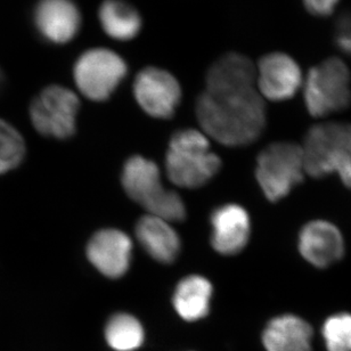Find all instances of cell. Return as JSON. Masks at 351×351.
<instances>
[{
	"mask_svg": "<svg viewBox=\"0 0 351 351\" xmlns=\"http://www.w3.org/2000/svg\"><path fill=\"white\" fill-rule=\"evenodd\" d=\"M302 149L304 170L314 178L331 173L340 176L351 189V125L328 122L308 130Z\"/></svg>",
	"mask_w": 351,
	"mask_h": 351,
	"instance_id": "obj_2",
	"label": "cell"
},
{
	"mask_svg": "<svg viewBox=\"0 0 351 351\" xmlns=\"http://www.w3.org/2000/svg\"><path fill=\"white\" fill-rule=\"evenodd\" d=\"M335 44L339 51L351 58V12L339 17L335 27Z\"/></svg>",
	"mask_w": 351,
	"mask_h": 351,
	"instance_id": "obj_23",
	"label": "cell"
},
{
	"mask_svg": "<svg viewBox=\"0 0 351 351\" xmlns=\"http://www.w3.org/2000/svg\"><path fill=\"white\" fill-rule=\"evenodd\" d=\"M82 22V13L73 0H39L34 8V27L41 38L51 44L73 40Z\"/></svg>",
	"mask_w": 351,
	"mask_h": 351,
	"instance_id": "obj_12",
	"label": "cell"
},
{
	"mask_svg": "<svg viewBox=\"0 0 351 351\" xmlns=\"http://www.w3.org/2000/svg\"><path fill=\"white\" fill-rule=\"evenodd\" d=\"M98 19L105 34L114 40H132L142 29L141 14L125 0H104L98 10Z\"/></svg>",
	"mask_w": 351,
	"mask_h": 351,
	"instance_id": "obj_19",
	"label": "cell"
},
{
	"mask_svg": "<svg viewBox=\"0 0 351 351\" xmlns=\"http://www.w3.org/2000/svg\"><path fill=\"white\" fill-rule=\"evenodd\" d=\"M313 328L297 315H280L267 323L263 332L266 351H311Z\"/></svg>",
	"mask_w": 351,
	"mask_h": 351,
	"instance_id": "obj_15",
	"label": "cell"
},
{
	"mask_svg": "<svg viewBox=\"0 0 351 351\" xmlns=\"http://www.w3.org/2000/svg\"><path fill=\"white\" fill-rule=\"evenodd\" d=\"M25 142L20 132L0 119V175L20 166L25 156Z\"/></svg>",
	"mask_w": 351,
	"mask_h": 351,
	"instance_id": "obj_21",
	"label": "cell"
},
{
	"mask_svg": "<svg viewBox=\"0 0 351 351\" xmlns=\"http://www.w3.org/2000/svg\"><path fill=\"white\" fill-rule=\"evenodd\" d=\"M134 96L146 114L156 119H169L180 103L182 88L169 71L147 66L136 75Z\"/></svg>",
	"mask_w": 351,
	"mask_h": 351,
	"instance_id": "obj_9",
	"label": "cell"
},
{
	"mask_svg": "<svg viewBox=\"0 0 351 351\" xmlns=\"http://www.w3.org/2000/svg\"><path fill=\"white\" fill-rule=\"evenodd\" d=\"M298 249L304 261L316 268H328L341 261L345 239L338 227L325 220L306 223L299 233Z\"/></svg>",
	"mask_w": 351,
	"mask_h": 351,
	"instance_id": "obj_11",
	"label": "cell"
},
{
	"mask_svg": "<svg viewBox=\"0 0 351 351\" xmlns=\"http://www.w3.org/2000/svg\"><path fill=\"white\" fill-rule=\"evenodd\" d=\"M304 156L293 143L270 144L258 156L256 178L263 195L278 202L304 180Z\"/></svg>",
	"mask_w": 351,
	"mask_h": 351,
	"instance_id": "obj_6",
	"label": "cell"
},
{
	"mask_svg": "<svg viewBox=\"0 0 351 351\" xmlns=\"http://www.w3.org/2000/svg\"><path fill=\"white\" fill-rule=\"evenodd\" d=\"M105 339L115 351H135L141 348L145 335L141 322L130 314L114 315L105 328Z\"/></svg>",
	"mask_w": 351,
	"mask_h": 351,
	"instance_id": "obj_20",
	"label": "cell"
},
{
	"mask_svg": "<svg viewBox=\"0 0 351 351\" xmlns=\"http://www.w3.org/2000/svg\"><path fill=\"white\" fill-rule=\"evenodd\" d=\"M128 72L125 60L108 48L82 53L73 68V80L88 99L104 101L111 97Z\"/></svg>",
	"mask_w": 351,
	"mask_h": 351,
	"instance_id": "obj_7",
	"label": "cell"
},
{
	"mask_svg": "<svg viewBox=\"0 0 351 351\" xmlns=\"http://www.w3.org/2000/svg\"><path fill=\"white\" fill-rule=\"evenodd\" d=\"M340 0H302L308 13L317 17L330 16Z\"/></svg>",
	"mask_w": 351,
	"mask_h": 351,
	"instance_id": "obj_24",
	"label": "cell"
},
{
	"mask_svg": "<svg viewBox=\"0 0 351 351\" xmlns=\"http://www.w3.org/2000/svg\"><path fill=\"white\" fill-rule=\"evenodd\" d=\"M136 237L144 250L162 263H171L180 252V239L169 221L159 217H143L136 225Z\"/></svg>",
	"mask_w": 351,
	"mask_h": 351,
	"instance_id": "obj_16",
	"label": "cell"
},
{
	"mask_svg": "<svg viewBox=\"0 0 351 351\" xmlns=\"http://www.w3.org/2000/svg\"><path fill=\"white\" fill-rule=\"evenodd\" d=\"M132 242L122 230H98L87 245L88 261L108 278H120L128 271L132 261Z\"/></svg>",
	"mask_w": 351,
	"mask_h": 351,
	"instance_id": "obj_13",
	"label": "cell"
},
{
	"mask_svg": "<svg viewBox=\"0 0 351 351\" xmlns=\"http://www.w3.org/2000/svg\"><path fill=\"white\" fill-rule=\"evenodd\" d=\"M195 111L203 134L230 147L250 145L266 128V105L256 87L204 90Z\"/></svg>",
	"mask_w": 351,
	"mask_h": 351,
	"instance_id": "obj_1",
	"label": "cell"
},
{
	"mask_svg": "<svg viewBox=\"0 0 351 351\" xmlns=\"http://www.w3.org/2000/svg\"><path fill=\"white\" fill-rule=\"evenodd\" d=\"M3 86V73L1 71V69H0V91H1V88Z\"/></svg>",
	"mask_w": 351,
	"mask_h": 351,
	"instance_id": "obj_25",
	"label": "cell"
},
{
	"mask_svg": "<svg viewBox=\"0 0 351 351\" xmlns=\"http://www.w3.org/2000/svg\"><path fill=\"white\" fill-rule=\"evenodd\" d=\"M80 101L77 95L61 85L44 88L32 99L30 119L34 129L41 135L68 139L77 130Z\"/></svg>",
	"mask_w": 351,
	"mask_h": 351,
	"instance_id": "obj_8",
	"label": "cell"
},
{
	"mask_svg": "<svg viewBox=\"0 0 351 351\" xmlns=\"http://www.w3.org/2000/svg\"><path fill=\"white\" fill-rule=\"evenodd\" d=\"M302 87L304 105L314 118H324L350 106L351 73L341 58H326L309 69Z\"/></svg>",
	"mask_w": 351,
	"mask_h": 351,
	"instance_id": "obj_5",
	"label": "cell"
},
{
	"mask_svg": "<svg viewBox=\"0 0 351 351\" xmlns=\"http://www.w3.org/2000/svg\"><path fill=\"white\" fill-rule=\"evenodd\" d=\"M257 70L250 58L239 53H227L208 70L206 90L257 87Z\"/></svg>",
	"mask_w": 351,
	"mask_h": 351,
	"instance_id": "obj_17",
	"label": "cell"
},
{
	"mask_svg": "<svg viewBox=\"0 0 351 351\" xmlns=\"http://www.w3.org/2000/svg\"><path fill=\"white\" fill-rule=\"evenodd\" d=\"M213 293L210 280L199 275H191L180 280L176 287L173 307L182 319L199 321L209 314Z\"/></svg>",
	"mask_w": 351,
	"mask_h": 351,
	"instance_id": "obj_18",
	"label": "cell"
},
{
	"mask_svg": "<svg viewBox=\"0 0 351 351\" xmlns=\"http://www.w3.org/2000/svg\"><path fill=\"white\" fill-rule=\"evenodd\" d=\"M122 185L127 195L151 216L173 223L185 219V204L177 193L163 189L159 167L141 156H132L123 166Z\"/></svg>",
	"mask_w": 351,
	"mask_h": 351,
	"instance_id": "obj_4",
	"label": "cell"
},
{
	"mask_svg": "<svg viewBox=\"0 0 351 351\" xmlns=\"http://www.w3.org/2000/svg\"><path fill=\"white\" fill-rule=\"evenodd\" d=\"M256 70L258 91L261 97L271 101L291 99L304 84L300 65L292 56L282 51L263 56Z\"/></svg>",
	"mask_w": 351,
	"mask_h": 351,
	"instance_id": "obj_10",
	"label": "cell"
},
{
	"mask_svg": "<svg viewBox=\"0 0 351 351\" xmlns=\"http://www.w3.org/2000/svg\"><path fill=\"white\" fill-rule=\"evenodd\" d=\"M322 335L328 351H351V314L339 313L324 322Z\"/></svg>",
	"mask_w": 351,
	"mask_h": 351,
	"instance_id": "obj_22",
	"label": "cell"
},
{
	"mask_svg": "<svg viewBox=\"0 0 351 351\" xmlns=\"http://www.w3.org/2000/svg\"><path fill=\"white\" fill-rule=\"evenodd\" d=\"M221 160L210 151L206 134L196 129L175 132L167 151V173L171 182L184 189L206 185L218 173Z\"/></svg>",
	"mask_w": 351,
	"mask_h": 351,
	"instance_id": "obj_3",
	"label": "cell"
},
{
	"mask_svg": "<svg viewBox=\"0 0 351 351\" xmlns=\"http://www.w3.org/2000/svg\"><path fill=\"white\" fill-rule=\"evenodd\" d=\"M211 244L218 254L234 256L247 247L250 239V217L239 204L219 206L211 215Z\"/></svg>",
	"mask_w": 351,
	"mask_h": 351,
	"instance_id": "obj_14",
	"label": "cell"
}]
</instances>
